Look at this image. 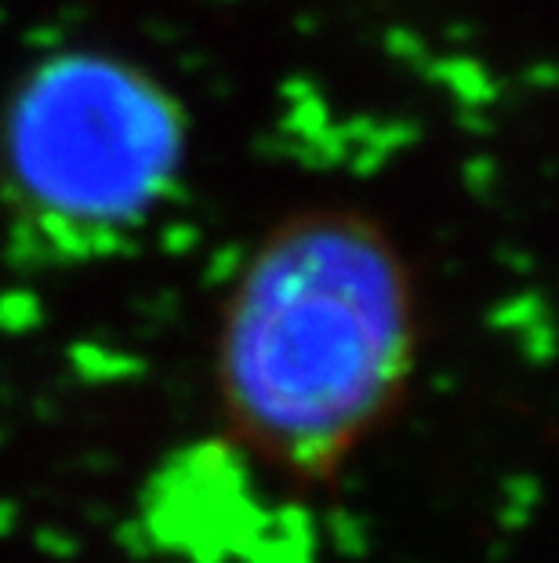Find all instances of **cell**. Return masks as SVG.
<instances>
[{
  "label": "cell",
  "instance_id": "obj_2",
  "mask_svg": "<svg viewBox=\"0 0 559 563\" xmlns=\"http://www.w3.org/2000/svg\"><path fill=\"white\" fill-rule=\"evenodd\" d=\"M186 161L189 110L149 66L110 47H58L0 110L8 241L37 266L121 255L175 197Z\"/></svg>",
  "mask_w": 559,
  "mask_h": 563
},
{
  "label": "cell",
  "instance_id": "obj_1",
  "mask_svg": "<svg viewBox=\"0 0 559 563\" xmlns=\"http://www.w3.org/2000/svg\"><path fill=\"white\" fill-rule=\"evenodd\" d=\"M422 302L403 247L371 211H291L244 258L215 334L230 437L269 473L327 484L418 375Z\"/></svg>",
  "mask_w": 559,
  "mask_h": 563
}]
</instances>
